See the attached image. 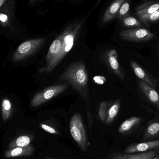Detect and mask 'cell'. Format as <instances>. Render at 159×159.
Instances as JSON below:
<instances>
[{
	"label": "cell",
	"mask_w": 159,
	"mask_h": 159,
	"mask_svg": "<svg viewBox=\"0 0 159 159\" xmlns=\"http://www.w3.org/2000/svg\"><path fill=\"white\" fill-rule=\"evenodd\" d=\"M39 1L40 0H30V4H34Z\"/></svg>",
	"instance_id": "29"
},
{
	"label": "cell",
	"mask_w": 159,
	"mask_h": 159,
	"mask_svg": "<svg viewBox=\"0 0 159 159\" xmlns=\"http://www.w3.org/2000/svg\"><path fill=\"white\" fill-rule=\"evenodd\" d=\"M7 0H0V8L3 5Z\"/></svg>",
	"instance_id": "28"
},
{
	"label": "cell",
	"mask_w": 159,
	"mask_h": 159,
	"mask_svg": "<svg viewBox=\"0 0 159 159\" xmlns=\"http://www.w3.org/2000/svg\"><path fill=\"white\" fill-rule=\"evenodd\" d=\"M138 87L141 92L150 102L158 106L159 94L155 89L150 87L142 80L138 79Z\"/></svg>",
	"instance_id": "12"
},
{
	"label": "cell",
	"mask_w": 159,
	"mask_h": 159,
	"mask_svg": "<svg viewBox=\"0 0 159 159\" xmlns=\"http://www.w3.org/2000/svg\"><path fill=\"white\" fill-rule=\"evenodd\" d=\"M144 120V119L141 117H131L121 123L119 128L118 132L123 134L132 133L141 126Z\"/></svg>",
	"instance_id": "10"
},
{
	"label": "cell",
	"mask_w": 159,
	"mask_h": 159,
	"mask_svg": "<svg viewBox=\"0 0 159 159\" xmlns=\"http://www.w3.org/2000/svg\"><path fill=\"white\" fill-rule=\"evenodd\" d=\"M153 151H159V139L131 144L125 148L123 153L135 154Z\"/></svg>",
	"instance_id": "9"
},
{
	"label": "cell",
	"mask_w": 159,
	"mask_h": 159,
	"mask_svg": "<svg viewBox=\"0 0 159 159\" xmlns=\"http://www.w3.org/2000/svg\"><path fill=\"white\" fill-rule=\"evenodd\" d=\"M34 148L31 144L25 147L8 148L4 153V157L7 158L21 157H30L34 152Z\"/></svg>",
	"instance_id": "13"
},
{
	"label": "cell",
	"mask_w": 159,
	"mask_h": 159,
	"mask_svg": "<svg viewBox=\"0 0 159 159\" xmlns=\"http://www.w3.org/2000/svg\"><path fill=\"white\" fill-rule=\"evenodd\" d=\"M40 126H41V128H42L45 131L47 132L48 133L53 134H60V133L58 131L55 129L54 128H52L51 126H48V125H47V124L41 123V124H40Z\"/></svg>",
	"instance_id": "25"
},
{
	"label": "cell",
	"mask_w": 159,
	"mask_h": 159,
	"mask_svg": "<svg viewBox=\"0 0 159 159\" xmlns=\"http://www.w3.org/2000/svg\"><path fill=\"white\" fill-rule=\"evenodd\" d=\"M17 0H7L0 8V26L4 29L13 30L16 20V6Z\"/></svg>",
	"instance_id": "7"
},
{
	"label": "cell",
	"mask_w": 159,
	"mask_h": 159,
	"mask_svg": "<svg viewBox=\"0 0 159 159\" xmlns=\"http://www.w3.org/2000/svg\"><path fill=\"white\" fill-rule=\"evenodd\" d=\"M130 8V0H126L120 7L116 18L121 20L126 16L129 15V12Z\"/></svg>",
	"instance_id": "23"
},
{
	"label": "cell",
	"mask_w": 159,
	"mask_h": 159,
	"mask_svg": "<svg viewBox=\"0 0 159 159\" xmlns=\"http://www.w3.org/2000/svg\"><path fill=\"white\" fill-rule=\"evenodd\" d=\"M137 17L143 24L146 27H150L151 24L156 23L159 20V8L152 14Z\"/></svg>",
	"instance_id": "19"
},
{
	"label": "cell",
	"mask_w": 159,
	"mask_h": 159,
	"mask_svg": "<svg viewBox=\"0 0 159 159\" xmlns=\"http://www.w3.org/2000/svg\"><path fill=\"white\" fill-rule=\"evenodd\" d=\"M107 60L110 68L114 74L118 76L120 79L124 80L125 78V75L121 70L118 61L117 53L116 49H111L108 52Z\"/></svg>",
	"instance_id": "15"
},
{
	"label": "cell",
	"mask_w": 159,
	"mask_h": 159,
	"mask_svg": "<svg viewBox=\"0 0 159 159\" xmlns=\"http://www.w3.org/2000/svg\"><path fill=\"white\" fill-rule=\"evenodd\" d=\"M126 0H115L107 8L102 19V23H107L116 17L117 14Z\"/></svg>",
	"instance_id": "16"
},
{
	"label": "cell",
	"mask_w": 159,
	"mask_h": 159,
	"mask_svg": "<svg viewBox=\"0 0 159 159\" xmlns=\"http://www.w3.org/2000/svg\"><path fill=\"white\" fill-rule=\"evenodd\" d=\"M159 8V1H148L139 5L135 8V15L143 16L154 13Z\"/></svg>",
	"instance_id": "14"
},
{
	"label": "cell",
	"mask_w": 159,
	"mask_h": 159,
	"mask_svg": "<svg viewBox=\"0 0 159 159\" xmlns=\"http://www.w3.org/2000/svg\"><path fill=\"white\" fill-rule=\"evenodd\" d=\"M159 151H153L135 154H124L118 155L114 159H151L158 156Z\"/></svg>",
	"instance_id": "17"
},
{
	"label": "cell",
	"mask_w": 159,
	"mask_h": 159,
	"mask_svg": "<svg viewBox=\"0 0 159 159\" xmlns=\"http://www.w3.org/2000/svg\"><path fill=\"white\" fill-rule=\"evenodd\" d=\"M93 80L96 84L99 85H102L106 81L105 77L100 75H96L93 78Z\"/></svg>",
	"instance_id": "26"
},
{
	"label": "cell",
	"mask_w": 159,
	"mask_h": 159,
	"mask_svg": "<svg viewBox=\"0 0 159 159\" xmlns=\"http://www.w3.org/2000/svg\"><path fill=\"white\" fill-rule=\"evenodd\" d=\"M44 38L31 39L20 44L13 55V60L19 61L36 52L45 42Z\"/></svg>",
	"instance_id": "6"
},
{
	"label": "cell",
	"mask_w": 159,
	"mask_h": 159,
	"mask_svg": "<svg viewBox=\"0 0 159 159\" xmlns=\"http://www.w3.org/2000/svg\"><path fill=\"white\" fill-rule=\"evenodd\" d=\"M107 104L105 102H102L100 105V108L99 110V116L100 119L102 122H105L107 117Z\"/></svg>",
	"instance_id": "24"
},
{
	"label": "cell",
	"mask_w": 159,
	"mask_h": 159,
	"mask_svg": "<svg viewBox=\"0 0 159 159\" xmlns=\"http://www.w3.org/2000/svg\"><path fill=\"white\" fill-rule=\"evenodd\" d=\"M119 35L125 41L135 43L149 42L157 37L156 33L152 32L148 29L143 27L123 30L120 32Z\"/></svg>",
	"instance_id": "4"
},
{
	"label": "cell",
	"mask_w": 159,
	"mask_h": 159,
	"mask_svg": "<svg viewBox=\"0 0 159 159\" xmlns=\"http://www.w3.org/2000/svg\"><path fill=\"white\" fill-rule=\"evenodd\" d=\"M12 106L11 102L7 98L3 99L2 102V118L7 121L10 117L12 113Z\"/></svg>",
	"instance_id": "22"
},
{
	"label": "cell",
	"mask_w": 159,
	"mask_h": 159,
	"mask_svg": "<svg viewBox=\"0 0 159 159\" xmlns=\"http://www.w3.org/2000/svg\"><path fill=\"white\" fill-rule=\"evenodd\" d=\"M158 107H159V104H158Z\"/></svg>",
	"instance_id": "32"
},
{
	"label": "cell",
	"mask_w": 159,
	"mask_h": 159,
	"mask_svg": "<svg viewBox=\"0 0 159 159\" xmlns=\"http://www.w3.org/2000/svg\"><path fill=\"white\" fill-rule=\"evenodd\" d=\"M67 83L50 86L37 93L32 99L30 106L36 107L47 102L51 99L60 95L67 89Z\"/></svg>",
	"instance_id": "5"
},
{
	"label": "cell",
	"mask_w": 159,
	"mask_h": 159,
	"mask_svg": "<svg viewBox=\"0 0 159 159\" xmlns=\"http://www.w3.org/2000/svg\"><path fill=\"white\" fill-rule=\"evenodd\" d=\"M120 100H118L112 105L107 112V117L105 123L107 125H109L112 123L118 114L120 107Z\"/></svg>",
	"instance_id": "20"
},
{
	"label": "cell",
	"mask_w": 159,
	"mask_h": 159,
	"mask_svg": "<svg viewBox=\"0 0 159 159\" xmlns=\"http://www.w3.org/2000/svg\"><path fill=\"white\" fill-rule=\"evenodd\" d=\"M159 138V118L155 117L148 122L143 134L142 140L149 141Z\"/></svg>",
	"instance_id": "11"
},
{
	"label": "cell",
	"mask_w": 159,
	"mask_h": 159,
	"mask_svg": "<svg viewBox=\"0 0 159 159\" xmlns=\"http://www.w3.org/2000/svg\"><path fill=\"white\" fill-rule=\"evenodd\" d=\"M83 23L81 21L69 25L60 34L61 37L60 50L50 64L44 68L46 73H50L53 71L71 50Z\"/></svg>",
	"instance_id": "1"
},
{
	"label": "cell",
	"mask_w": 159,
	"mask_h": 159,
	"mask_svg": "<svg viewBox=\"0 0 159 159\" xmlns=\"http://www.w3.org/2000/svg\"><path fill=\"white\" fill-rule=\"evenodd\" d=\"M60 79L68 81L82 96L87 95L88 75L86 66L82 61L71 63L61 74Z\"/></svg>",
	"instance_id": "2"
},
{
	"label": "cell",
	"mask_w": 159,
	"mask_h": 159,
	"mask_svg": "<svg viewBox=\"0 0 159 159\" xmlns=\"http://www.w3.org/2000/svg\"><path fill=\"white\" fill-rule=\"evenodd\" d=\"M156 48H157V57L159 59V43L156 46Z\"/></svg>",
	"instance_id": "27"
},
{
	"label": "cell",
	"mask_w": 159,
	"mask_h": 159,
	"mask_svg": "<svg viewBox=\"0 0 159 159\" xmlns=\"http://www.w3.org/2000/svg\"><path fill=\"white\" fill-rule=\"evenodd\" d=\"M70 132L79 148L83 152H86L88 149L86 130L80 114L76 113L72 116L70 122Z\"/></svg>",
	"instance_id": "3"
},
{
	"label": "cell",
	"mask_w": 159,
	"mask_h": 159,
	"mask_svg": "<svg viewBox=\"0 0 159 159\" xmlns=\"http://www.w3.org/2000/svg\"><path fill=\"white\" fill-rule=\"evenodd\" d=\"M46 159H52V158H51L46 157Z\"/></svg>",
	"instance_id": "31"
},
{
	"label": "cell",
	"mask_w": 159,
	"mask_h": 159,
	"mask_svg": "<svg viewBox=\"0 0 159 159\" xmlns=\"http://www.w3.org/2000/svg\"><path fill=\"white\" fill-rule=\"evenodd\" d=\"M122 25L126 28H134L142 27L143 23L138 19L128 15L121 19Z\"/></svg>",
	"instance_id": "21"
},
{
	"label": "cell",
	"mask_w": 159,
	"mask_h": 159,
	"mask_svg": "<svg viewBox=\"0 0 159 159\" xmlns=\"http://www.w3.org/2000/svg\"><path fill=\"white\" fill-rule=\"evenodd\" d=\"M151 159H159V156H157Z\"/></svg>",
	"instance_id": "30"
},
{
	"label": "cell",
	"mask_w": 159,
	"mask_h": 159,
	"mask_svg": "<svg viewBox=\"0 0 159 159\" xmlns=\"http://www.w3.org/2000/svg\"><path fill=\"white\" fill-rule=\"evenodd\" d=\"M131 67L136 77L153 89H157L159 85V79L143 68L135 61H130Z\"/></svg>",
	"instance_id": "8"
},
{
	"label": "cell",
	"mask_w": 159,
	"mask_h": 159,
	"mask_svg": "<svg viewBox=\"0 0 159 159\" xmlns=\"http://www.w3.org/2000/svg\"><path fill=\"white\" fill-rule=\"evenodd\" d=\"M32 139L30 136L26 135H21L10 142L8 148L25 147L30 145Z\"/></svg>",
	"instance_id": "18"
}]
</instances>
